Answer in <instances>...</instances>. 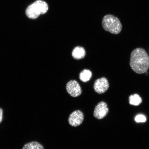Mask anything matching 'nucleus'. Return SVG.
<instances>
[{"instance_id":"obj_10","label":"nucleus","mask_w":149,"mask_h":149,"mask_svg":"<svg viewBox=\"0 0 149 149\" xmlns=\"http://www.w3.org/2000/svg\"><path fill=\"white\" fill-rule=\"evenodd\" d=\"M22 149H44V148L40 143L33 141L25 144Z\"/></svg>"},{"instance_id":"obj_9","label":"nucleus","mask_w":149,"mask_h":149,"mask_svg":"<svg viewBox=\"0 0 149 149\" xmlns=\"http://www.w3.org/2000/svg\"><path fill=\"white\" fill-rule=\"evenodd\" d=\"M92 76V74L91 71L85 69L80 72L79 78L81 81L84 83H86L91 79Z\"/></svg>"},{"instance_id":"obj_1","label":"nucleus","mask_w":149,"mask_h":149,"mask_svg":"<svg viewBox=\"0 0 149 149\" xmlns=\"http://www.w3.org/2000/svg\"><path fill=\"white\" fill-rule=\"evenodd\" d=\"M130 66L135 73L143 74L149 69V56L143 48H136L132 52L130 56Z\"/></svg>"},{"instance_id":"obj_4","label":"nucleus","mask_w":149,"mask_h":149,"mask_svg":"<svg viewBox=\"0 0 149 149\" xmlns=\"http://www.w3.org/2000/svg\"><path fill=\"white\" fill-rule=\"evenodd\" d=\"M67 92L70 96L76 97L81 95L82 90L79 84L75 80H71L66 86Z\"/></svg>"},{"instance_id":"obj_6","label":"nucleus","mask_w":149,"mask_h":149,"mask_svg":"<svg viewBox=\"0 0 149 149\" xmlns=\"http://www.w3.org/2000/svg\"><path fill=\"white\" fill-rule=\"evenodd\" d=\"M109 111L107 104L105 102H101L95 107L93 115L98 120H101L107 116Z\"/></svg>"},{"instance_id":"obj_3","label":"nucleus","mask_w":149,"mask_h":149,"mask_svg":"<svg viewBox=\"0 0 149 149\" xmlns=\"http://www.w3.org/2000/svg\"><path fill=\"white\" fill-rule=\"evenodd\" d=\"M49 7L46 2L42 0H37L28 7L26 10V14L28 17L35 19L40 15L47 12Z\"/></svg>"},{"instance_id":"obj_2","label":"nucleus","mask_w":149,"mask_h":149,"mask_svg":"<svg viewBox=\"0 0 149 149\" xmlns=\"http://www.w3.org/2000/svg\"><path fill=\"white\" fill-rule=\"evenodd\" d=\"M102 26L104 30L113 34H118L122 29V25L120 20L111 15L104 16L102 20Z\"/></svg>"},{"instance_id":"obj_12","label":"nucleus","mask_w":149,"mask_h":149,"mask_svg":"<svg viewBox=\"0 0 149 149\" xmlns=\"http://www.w3.org/2000/svg\"><path fill=\"white\" fill-rule=\"evenodd\" d=\"M135 120L137 123H144L146 121V118L144 115L139 114L136 116Z\"/></svg>"},{"instance_id":"obj_8","label":"nucleus","mask_w":149,"mask_h":149,"mask_svg":"<svg viewBox=\"0 0 149 149\" xmlns=\"http://www.w3.org/2000/svg\"><path fill=\"white\" fill-rule=\"evenodd\" d=\"M72 57L74 59L80 60L85 57L86 53L84 48L83 47L77 46L72 50Z\"/></svg>"},{"instance_id":"obj_13","label":"nucleus","mask_w":149,"mask_h":149,"mask_svg":"<svg viewBox=\"0 0 149 149\" xmlns=\"http://www.w3.org/2000/svg\"><path fill=\"white\" fill-rule=\"evenodd\" d=\"M3 109L0 108V124L2 122L3 119Z\"/></svg>"},{"instance_id":"obj_11","label":"nucleus","mask_w":149,"mask_h":149,"mask_svg":"<svg viewBox=\"0 0 149 149\" xmlns=\"http://www.w3.org/2000/svg\"><path fill=\"white\" fill-rule=\"evenodd\" d=\"M129 102L132 105L138 106L142 102V99L139 95L135 94L130 96Z\"/></svg>"},{"instance_id":"obj_5","label":"nucleus","mask_w":149,"mask_h":149,"mask_svg":"<svg viewBox=\"0 0 149 149\" xmlns=\"http://www.w3.org/2000/svg\"><path fill=\"white\" fill-rule=\"evenodd\" d=\"M84 118V116L82 112L78 110L71 113L68 117V122L70 125L76 127L82 123Z\"/></svg>"},{"instance_id":"obj_7","label":"nucleus","mask_w":149,"mask_h":149,"mask_svg":"<svg viewBox=\"0 0 149 149\" xmlns=\"http://www.w3.org/2000/svg\"><path fill=\"white\" fill-rule=\"evenodd\" d=\"M109 87V81L105 77H102L96 80L94 84V90L98 94L105 93L107 92Z\"/></svg>"}]
</instances>
